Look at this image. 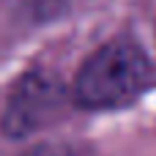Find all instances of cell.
I'll use <instances>...</instances> for the list:
<instances>
[{"instance_id": "1", "label": "cell", "mask_w": 156, "mask_h": 156, "mask_svg": "<svg viewBox=\"0 0 156 156\" xmlns=\"http://www.w3.org/2000/svg\"><path fill=\"white\" fill-rule=\"evenodd\" d=\"M148 55L126 38L99 47L74 80V99L88 110H118L134 104L151 85Z\"/></svg>"}, {"instance_id": "2", "label": "cell", "mask_w": 156, "mask_h": 156, "mask_svg": "<svg viewBox=\"0 0 156 156\" xmlns=\"http://www.w3.org/2000/svg\"><path fill=\"white\" fill-rule=\"evenodd\" d=\"M60 85L49 77H27L22 80V85L16 88L8 112L3 118L5 132L14 137L30 134L33 129H38L60 104Z\"/></svg>"}, {"instance_id": "3", "label": "cell", "mask_w": 156, "mask_h": 156, "mask_svg": "<svg viewBox=\"0 0 156 156\" xmlns=\"http://www.w3.org/2000/svg\"><path fill=\"white\" fill-rule=\"evenodd\" d=\"M30 156H71L69 151H60V148H41V151H33Z\"/></svg>"}]
</instances>
